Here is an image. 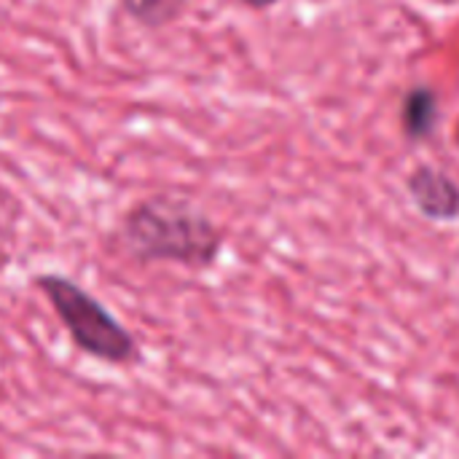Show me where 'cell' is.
Returning a JSON list of instances; mask_svg holds the SVG:
<instances>
[{
	"mask_svg": "<svg viewBox=\"0 0 459 459\" xmlns=\"http://www.w3.org/2000/svg\"><path fill=\"white\" fill-rule=\"evenodd\" d=\"M121 5L137 24L161 30L180 19L186 0H121Z\"/></svg>",
	"mask_w": 459,
	"mask_h": 459,
	"instance_id": "obj_4",
	"label": "cell"
},
{
	"mask_svg": "<svg viewBox=\"0 0 459 459\" xmlns=\"http://www.w3.org/2000/svg\"><path fill=\"white\" fill-rule=\"evenodd\" d=\"M411 191L420 202V207L436 218H449L459 210L457 188L436 172H420L411 183Z\"/></svg>",
	"mask_w": 459,
	"mask_h": 459,
	"instance_id": "obj_3",
	"label": "cell"
},
{
	"mask_svg": "<svg viewBox=\"0 0 459 459\" xmlns=\"http://www.w3.org/2000/svg\"><path fill=\"white\" fill-rule=\"evenodd\" d=\"M242 3H247V5H253V8H266V5H272V3H277V0H242Z\"/></svg>",
	"mask_w": 459,
	"mask_h": 459,
	"instance_id": "obj_5",
	"label": "cell"
},
{
	"mask_svg": "<svg viewBox=\"0 0 459 459\" xmlns=\"http://www.w3.org/2000/svg\"><path fill=\"white\" fill-rule=\"evenodd\" d=\"M121 242L137 264H180L207 269L221 253L218 226L178 196H151L121 221Z\"/></svg>",
	"mask_w": 459,
	"mask_h": 459,
	"instance_id": "obj_1",
	"label": "cell"
},
{
	"mask_svg": "<svg viewBox=\"0 0 459 459\" xmlns=\"http://www.w3.org/2000/svg\"><path fill=\"white\" fill-rule=\"evenodd\" d=\"M35 285L48 299L59 323L83 355L110 366L140 360L134 336L78 282L62 274H40L35 277Z\"/></svg>",
	"mask_w": 459,
	"mask_h": 459,
	"instance_id": "obj_2",
	"label": "cell"
}]
</instances>
